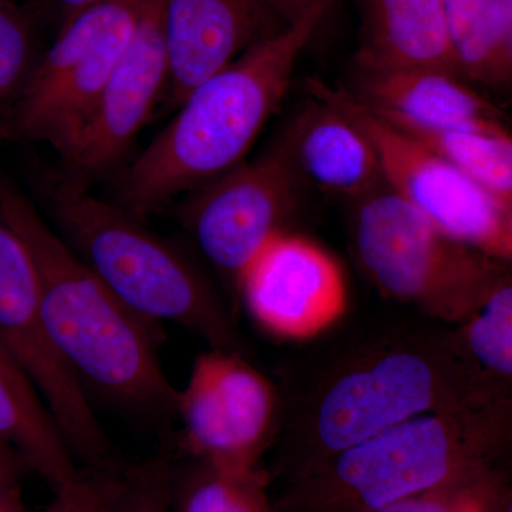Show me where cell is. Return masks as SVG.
<instances>
[{
	"instance_id": "cell-27",
	"label": "cell",
	"mask_w": 512,
	"mask_h": 512,
	"mask_svg": "<svg viewBox=\"0 0 512 512\" xmlns=\"http://www.w3.org/2000/svg\"><path fill=\"white\" fill-rule=\"evenodd\" d=\"M28 470L25 461L12 448L0 444V478H20Z\"/></svg>"
},
{
	"instance_id": "cell-1",
	"label": "cell",
	"mask_w": 512,
	"mask_h": 512,
	"mask_svg": "<svg viewBox=\"0 0 512 512\" xmlns=\"http://www.w3.org/2000/svg\"><path fill=\"white\" fill-rule=\"evenodd\" d=\"M338 0H313L187 97L123 175L116 204L141 218L237 167L278 113L296 63Z\"/></svg>"
},
{
	"instance_id": "cell-10",
	"label": "cell",
	"mask_w": 512,
	"mask_h": 512,
	"mask_svg": "<svg viewBox=\"0 0 512 512\" xmlns=\"http://www.w3.org/2000/svg\"><path fill=\"white\" fill-rule=\"evenodd\" d=\"M278 140L252 161L192 191L180 212L202 254L237 285L239 276L298 205L302 190Z\"/></svg>"
},
{
	"instance_id": "cell-28",
	"label": "cell",
	"mask_w": 512,
	"mask_h": 512,
	"mask_svg": "<svg viewBox=\"0 0 512 512\" xmlns=\"http://www.w3.org/2000/svg\"><path fill=\"white\" fill-rule=\"evenodd\" d=\"M271 2L288 19V22L292 23L308 9L313 0H271Z\"/></svg>"
},
{
	"instance_id": "cell-3",
	"label": "cell",
	"mask_w": 512,
	"mask_h": 512,
	"mask_svg": "<svg viewBox=\"0 0 512 512\" xmlns=\"http://www.w3.org/2000/svg\"><path fill=\"white\" fill-rule=\"evenodd\" d=\"M505 427V402L421 414L335 454L274 512H372L450 490L487 470Z\"/></svg>"
},
{
	"instance_id": "cell-7",
	"label": "cell",
	"mask_w": 512,
	"mask_h": 512,
	"mask_svg": "<svg viewBox=\"0 0 512 512\" xmlns=\"http://www.w3.org/2000/svg\"><path fill=\"white\" fill-rule=\"evenodd\" d=\"M146 2L103 0L64 20L5 114L0 136L12 143L49 144L66 160L92 119Z\"/></svg>"
},
{
	"instance_id": "cell-4",
	"label": "cell",
	"mask_w": 512,
	"mask_h": 512,
	"mask_svg": "<svg viewBox=\"0 0 512 512\" xmlns=\"http://www.w3.org/2000/svg\"><path fill=\"white\" fill-rule=\"evenodd\" d=\"M52 208L60 237L128 311L151 325L183 326L212 349H235L234 329L204 276L140 218L70 181Z\"/></svg>"
},
{
	"instance_id": "cell-14",
	"label": "cell",
	"mask_w": 512,
	"mask_h": 512,
	"mask_svg": "<svg viewBox=\"0 0 512 512\" xmlns=\"http://www.w3.org/2000/svg\"><path fill=\"white\" fill-rule=\"evenodd\" d=\"M302 184L359 201L382 187L375 150L362 131L329 104L311 99L276 138Z\"/></svg>"
},
{
	"instance_id": "cell-15",
	"label": "cell",
	"mask_w": 512,
	"mask_h": 512,
	"mask_svg": "<svg viewBox=\"0 0 512 512\" xmlns=\"http://www.w3.org/2000/svg\"><path fill=\"white\" fill-rule=\"evenodd\" d=\"M355 92L377 113L392 114L424 126L510 133L503 111L463 77L441 70H356Z\"/></svg>"
},
{
	"instance_id": "cell-13",
	"label": "cell",
	"mask_w": 512,
	"mask_h": 512,
	"mask_svg": "<svg viewBox=\"0 0 512 512\" xmlns=\"http://www.w3.org/2000/svg\"><path fill=\"white\" fill-rule=\"evenodd\" d=\"M168 60L165 94L177 109L202 82L291 22L271 0H158Z\"/></svg>"
},
{
	"instance_id": "cell-17",
	"label": "cell",
	"mask_w": 512,
	"mask_h": 512,
	"mask_svg": "<svg viewBox=\"0 0 512 512\" xmlns=\"http://www.w3.org/2000/svg\"><path fill=\"white\" fill-rule=\"evenodd\" d=\"M0 444L19 454L53 490L80 476L56 421L18 360L0 342Z\"/></svg>"
},
{
	"instance_id": "cell-22",
	"label": "cell",
	"mask_w": 512,
	"mask_h": 512,
	"mask_svg": "<svg viewBox=\"0 0 512 512\" xmlns=\"http://www.w3.org/2000/svg\"><path fill=\"white\" fill-rule=\"evenodd\" d=\"M33 67L28 20L10 0H0V114L18 99Z\"/></svg>"
},
{
	"instance_id": "cell-26",
	"label": "cell",
	"mask_w": 512,
	"mask_h": 512,
	"mask_svg": "<svg viewBox=\"0 0 512 512\" xmlns=\"http://www.w3.org/2000/svg\"><path fill=\"white\" fill-rule=\"evenodd\" d=\"M0 512H26L18 478H0Z\"/></svg>"
},
{
	"instance_id": "cell-8",
	"label": "cell",
	"mask_w": 512,
	"mask_h": 512,
	"mask_svg": "<svg viewBox=\"0 0 512 512\" xmlns=\"http://www.w3.org/2000/svg\"><path fill=\"white\" fill-rule=\"evenodd\" d=\"M311 99L329 104L355 124L375 150L383 183L448 238L505 264L512 259V210L476 181L431 153L369 109L350 90L316 77Z\"/></svg>"
},
{
	"instance_id": "cell-24",
	"label": "cell",
	"mask_w": 512,
	"mask_h": 512,
	"mask_svg": "<svg viewBox=\"0 0 512 512\" xmlns=\"http://www.w3.org/2000/svg\"><path fill=\"white\" fill-rule=\"evenodd\" d=\"M123 474L114 470L93 471L55 491L43 512H107L119 493Z\"/></svg>"
},
{
	"instance_id": "cell-19",
	"label": "cell",
	"mask_w": 512,
	"mask_h": 512,
	"mask_svg": "<svg viewBox=\"0 0 512 512\" xmlns=\"http://www.w3.org/2000/svg\"><path fill=\"white\" fill-rule=\"evenodd\" d=\"M369 107V106H367ZM370 109V107H369ZM375 111V110H373ZM387 123L453 165L512 210V138L510 133H481L464 128L424 126L377 113Z\"/></svg>"
},
{
	"instance_id": "cell-30",
	"label": "cell",
	"mask_w": 512,
	"mask_h": 512,
	"mask_svg": "<svg viewBox=\"0 0 512 512\" xmlns=\"http://www.w3.org/2000/svg\"><path fill=\"white\" fill-rule=\"evenodd\" d=\"M463 512H487L485 511L484 505L480 503V501L477 500V498H471L470 501H468V504L466 505V508H464Z\"/></svg>"
},
{
	"instance_id": "cell-23",
	"label": "cell",
	"mask_w": 512,
	"mask_h": 512,
	"mask_svg": "<svg viewBox=\"0 0 512 512\" xmlns=\"http://www.w3.org/2000/svg\"><path fill=\"white\" fill-rule=\"evenodd\" d=\"M173 483L174 470L167 458L128 470L107 512H168Z\"/></svg>"
},
{
	"instance_id": "cell-29",
	"label": "cell",
	"mask_w": 512,
	"mask_h": 512,
	"mask_svg": "<svg viewBox=\"0 0 512 512\" xmlns=\"http://www.w3.org/2000/svg\"><path fill=\"white\" fill-rule=\"evenodd\" d=\"M57 9L63 13L64 20L69 19L70 16L82 12V10L96 5V3L103 2V0H52Z\"/></svg>"
},
{
	"instance_id": "cell-25",
	"label": "cell",
	"mask_w": 512,
	"mask_h": 512,
	"mask_svg": "<svg viewBox=\"0 0 512 512\" xmlns=\"http://www.w3.org/2000/svg\"><path fill=\"white\" fill-rule=\"evenodd\" d=\"M473 497L463 494L461 497L439 493L419 495V497L409 498V500L399 501L386 505L380 510L372 512H463L468 501Z\"/></svg>"
},
{
	"instance_id": "cell-6",
	"label": "cell",
	"mask_w": 512,
	"mask_h": 512,
	"mask_svg": "<svg viewBox=\"0 0 512 512\" xmlns=\"http://www.w3.org/2000/svg\"><path fill=\"white\" fill-rule=\"evenodd\" d=\"M353 241L380 291L450 322H467L510 275L505 262L448 238L386 184L356 201Z\"/></svg>"
},
{
	"instance_id": "cell-16",
	"label": "cell",
	"mask_w": 512,
	"mask_h": 512,
	"mask_svg": "<svg viewBox=\"0 0 512 512\" xmlns=\"http://www.w3.org/2000/svg\"><path fill=\"white\" fill-rule=\"evenodd\" d=\"M359 8L356 70L433 69L463 77L443 0H359Z\"/></svg>"
},
{
	"instance_id": "cell-2",
	"label": "cell",
	"mask_w": 512,
	"mask_h": 512,
	"mask_svg": "<svg viewBox=\"0 0 512 512\" xmlns=\"http://www.w3.org/2000/svg\"><path fill=\"white\" fill-rule=\"evenodd\" d=\"M0 215L28 249L50 338L64 363L101 396L147 416L175 413L153 325L128 311L29 198L0 174Z\"/></svg>"
},
{
	"instance_id": "cell-5",
	"label": "cell",
	"mask_w": 512,
	"mask_h": 512,
	"mask_svg": "<svg viewBox=\"0 0 512 512\" xmlns=\"http://www.w3.org/2000/svg\"><path fill=\"white\" fill-rule=\"evenodd\" d=\"M464 353L453 342L417 340L343 370L313 407L309 433L316 460L303 477L345 448L413 417L500 402Z\"/></svg>"
},
{
	"instance_id": "cell-11",
	"label": "cell",
	"mask_w": 512,
	"mask_h": 512,
	"mask_svg": "<svg viewBox=\"0 0 512 512\" xmlns=\"http://www.w3.org/2000/svg\"><path fill=\"white\" fill-rule=\"evenodd\" d=\"M237 286L252 318L278 338H316L348 308L338 261L312 239L285 231L265 242Z\"/></svg>"
},
{
	"instance_id": "cell-20",
	"label": "cell",
	"mask_w": 512,
	"mask_h": 512,
	"mask_svg": "<svg viewBox=\"0 0 512 512\" xmlns=\"http://www.w3.org/2000/svg\"><path fill=\"white\" fill-rule=\"evenodd\" d=\"M175 512H274L259 470L225 471L202 464L183 480L174 478Z\"/></svg>"
},
{
	"instance_id": "cell-12",
	"label": "cell",
	"mask_w": 512,
	"mask_h": 512,
	"mask_svg": "<svg viewBox=\"0 0 512 512\" xmlns=\"http://www.w3.org/2000/svg\"><path fill=\"white\" fill-rule=\"evenodd\" d=\"M168 60L158 0H147L134 35L114 66L92 119L64 160L82 185L101 177L126 156L167 89Z\"/></svg>"
},
{
	"instance_id": "cell-21",
	"label": "cell",
	"mask_w": 512,
	"mask_h": 512,
	"mask_svg": "<svg viewBox=\"0 0 512 512\" xmlns=\"http://www.w3.org/2000/svg\"><path fill=\"white\" fill-rule=\"evenodd\" d=\"M467 353L485 373L511 379L512 375V285L505 276L485 296L467 320L464 332Z\"/></svg>"
},
{
	"instance_id": "cell-9",
	"label": "cell",
	"mask_w": 512,
	"mask_h": 512,
	"mask_svg": "<svg viewBox=\"0 0 512 512\" xmlns=\"http://www.w3.org/2000/svg\"><path fill=\"white\" fill-rule=\"evenodd\" d=\"M175 414L184 451L218 470L252 471L274 431L278 397L238 352L212 349L195 360Z\"/></svg>"
},
{
	"instance_id": "cell-18",
	"label": "cell",
	"mask_w": 512,
	"mask_h": 512,
	"mask_svg": "<svg viewBox=\"0 0 512 512\" xmlns=\"http://www.w3.org/2000/svg\"><path fill=\"white\" fill-rule=\"evenodd\" d=\"M443 5L461 76L505 92L512 80V12L498 0H443Z\"/></svg>"
}]
</instances>
